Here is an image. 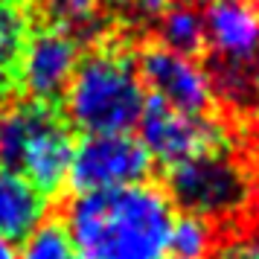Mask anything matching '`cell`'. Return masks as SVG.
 Listing matches in <instances>:
<instances>
[{"mask_svg":"<svg viewBox=\"0 0 259 259\" xmlns=\"http://www.w3.org/2000/svg\"><path fill=\"white\" fill-rule=\"evenodd\" d=\"M0 259H15V247L6 239H0Z\"/></svg>","mask_w":259,"mask_h":259,"instance_id":"obj_18","label":"cell"},{"mask_svg":"<svg viewBox=\"0 0 259 259\" xmlns=\"http://www.w3.org/2000/svg\"><path fill=\"white\" fill-rule=\"evenodd\" d=\"M204 47L227 91H247L259 76V6L247 0H207Z\"/></svg>","mask_w":259,"mask_h":259,"instance_id":"obj_4","label":"cell"},{"mask_svg":"<svg viewBox=\"0 0 259 259\" xmlns=\"http://www.w3.org/2000/svg\"><path fill=\"white\" fill-rule=\"evenodd\" d=\"M204 259H259V230L242 227L227 236H215V245Z\"/></svg>","mask_w":259,"mask_h":259,"instance_id":"obj_16","label":"cell"},{"mask_svg":"<svg viewBox=\"0 0 259 259\" xmlns=\"http://www.w3.org/2000/svg\"><path fill=\"white\" fill-rule=\"evenodd\" d=\"M79 41L59 26H44L24 38L15 56V82L21 84L26 102L53 105L64 96L73 73L79 67Z\"/></svg>","mask_w":259,"mask_h":259,"instance_id":"obj_8","label":"cell"},{"mask_svg":"<svg viewBox=\"0 0 259 259\" xmlns=\"http://www.w3.org/2000/svg\"><path fill=\"white\" fill-rule=\"evenodd\" d=\"M175 204L154 184L76 195L64 227L79 259H163Z\"/></svg>","mask_w":259,"mask_h":259,"instance_id":"obj_1","label":"cell"},{"mask_svg":"<svg viewBox=\"0 0 259 259\" xmlns=\"http://www.w3.org/2000/svg\"><path fill=\"white\" fill-rule=\"evenodd\" d=\"M73 146L70 125L50 105L18 102L0 114V157L44 195L67 184Z\"/></svg>","mask_w":259,"mask_h":259,"instance_id":"obj_3","label":"cell"},{"mask_svg":"<svg viewBox=\"0 0 259 259\" xmlns=\"http://www.w3.org/2000/svg\"><path fill=\"white\" fill-rule=\"evenodd\" d=\"M247 3H259V0H247Z\"/></svg>","mask_w":259,"mask_h":259,"instance_id":"obj_19","label":"cell"},{"mask_svg":"<svg viewBox=\"0 0 259 259\" xmlns=\"http://www.w3.org/2000/svg\"><path fill=\"white\" fill-rule=\"evenodd\" d=\"M15 259H79L64 222H41L21 242V253Z\"/></svg>","mask_w":259,"mask_h":259,"instance_id":"obj_13","label":"cell"},{"mask_svg":"<svg viewBox=\"0 0 259 259\" xmlns=\"http://www.w3.org/2000/svg\"><path fill=\"white\" fill-rule=\"evenodd\" d=\"M47 219V195L15 169H0V239L24 242Z\"/></svg>","mask_w":259,"mask_h":259,"instance_id":"obj_10","label":"cell"},{"mask_svg":"<svg viewBox=\"0 0 259 259\" xmlns=\"http://www.w3.org/2000/svg\"><path fill=\"white\" fill-rule=\"evenodd\" d=\"M67 119L84 134H128L146 105L137 61L122 47H99L79 61L64 91Z\"/></svg>","mask_w":259,"mask_h":259,"instance_id":"obj_2","label":"cell"},{"mask_svg":"<svg viewBox=\"0 0 259 259\" xmlns=\"http://www.w3.org/2000/svg\"><path fill=\"white\" fill-rule=\"evenodd\" d=\"M160 44L184 56H198L204 50V12L198 0H175L160 9L157 24Z\"/></svg>","mask_w":259,"mask_h":259,"instance_id":"obj_11","label":"cell"},{"mask_svg":"<svg viewBox=\"0 0 259 259\" xmlns=\"http://www.w3.org/2000/svg\"><path fill=\"white\" fill-rule=\"evenodd\" d=\"M140 125V143L152 160L166 169L198 160L207 154H222L227 146L224 128L207 114H187L160 102L157 96H146Z\"/></svg>","mask_w":259,"mask_h":259,"instance_id":"obj_5","label":"cell"},{"mask_svg":"<svg viewBox=\"0 0 259 259\" xmlns=\"http://www.w3.org/2000/svg\"><path fill=\"white\" fill-rule=\"evenodd\" d=\"M166 172H169L166 184H169L172 204L212 224L219 219L236 215L250 195L245 172L230 157H224V152L189 160Z\"/></svg>","mask_w":259,"mask_h":259,"instance_id":"obj_6","label":"cell"},{"mask_svg":"<svg viewBox=\"0 0 259 259\" xmlns=\"http://www.w3.org/2000/svg\"><path fill=\"white\" fill-rule=\"evenodd\" d=\"M119 3L134 6V9H140V12H160L169 0H119Z\"/></svg>","mask_w":259,"mask_h":259,"instance_id":"obj_17","label":"cell"},{"mask_svg":"<svg viewBox=\"0 0 259 259\" xmlns=\"http://www.w3.org/2000/svg\"><path fill=\"white\" fill-rule=\"evenodd\" d=\"M24 38V18L12 0H0V102L15 82V56Z\"/></svg>","mask_w":259,"mask_h":259,"instance_id":"obj_14","label":"cell"},{"mask_svg":"<svg viewBox=\"0 0 259 259\" xmlns=\"http://www.w3.org/2000/svg\"><path fill=\"white\" fill-rule=\"evenodd\" d=\"M137 73L143 88H149V96H157L178 111L207 114L212 105V76L195 56L152 44L140 53Z\"/></svg>","mask_w":259,"mask_h":259,"instance_id":"obj_9","label":"cell"},{"mask_svg":"<svg viewBox=\"0 0 259 259\" xmlns=\"http://www.w3.org/2000/svg\"><path fill=\"white\" fill-rule=\"evenodd\" d=\"M44 12L50 18V26H59L76 35L96 24L99 0H44Z\"/></svg>","mask_w":259,"mask_h":259,"instance_id":"obj_15","label":"cell"},{"mask_svg":"<svg viewBox=\"0 0 259 259\" xmlns=\"http://www.w3.org/2000/svg\"><path fill=\"white\" fill-rule=\"evenodd\" d=\"M215 245V224L192 215V212H181L172 222L169 230V247L175 259H204L210 253V247Z\"/></svg>","mask_w":259,"mask_h":259,"instance_id":"obj_12","label":"cell"},{"mask_svg":"<svg viewBox=\"0 0 259 259\" xmlns=\"http://www.w3.org/2000/svg\"><path fill=\"white\" fill-rule=\"evenodd\" d=\"M152 172V157L131 134H84L73 146L67 181L79 195L111 192L134 184H146Z\"/></svg>","mask_w":259,"mask_h":259,"instance_id":"obj_7","label":"cell"}]
</instances>
